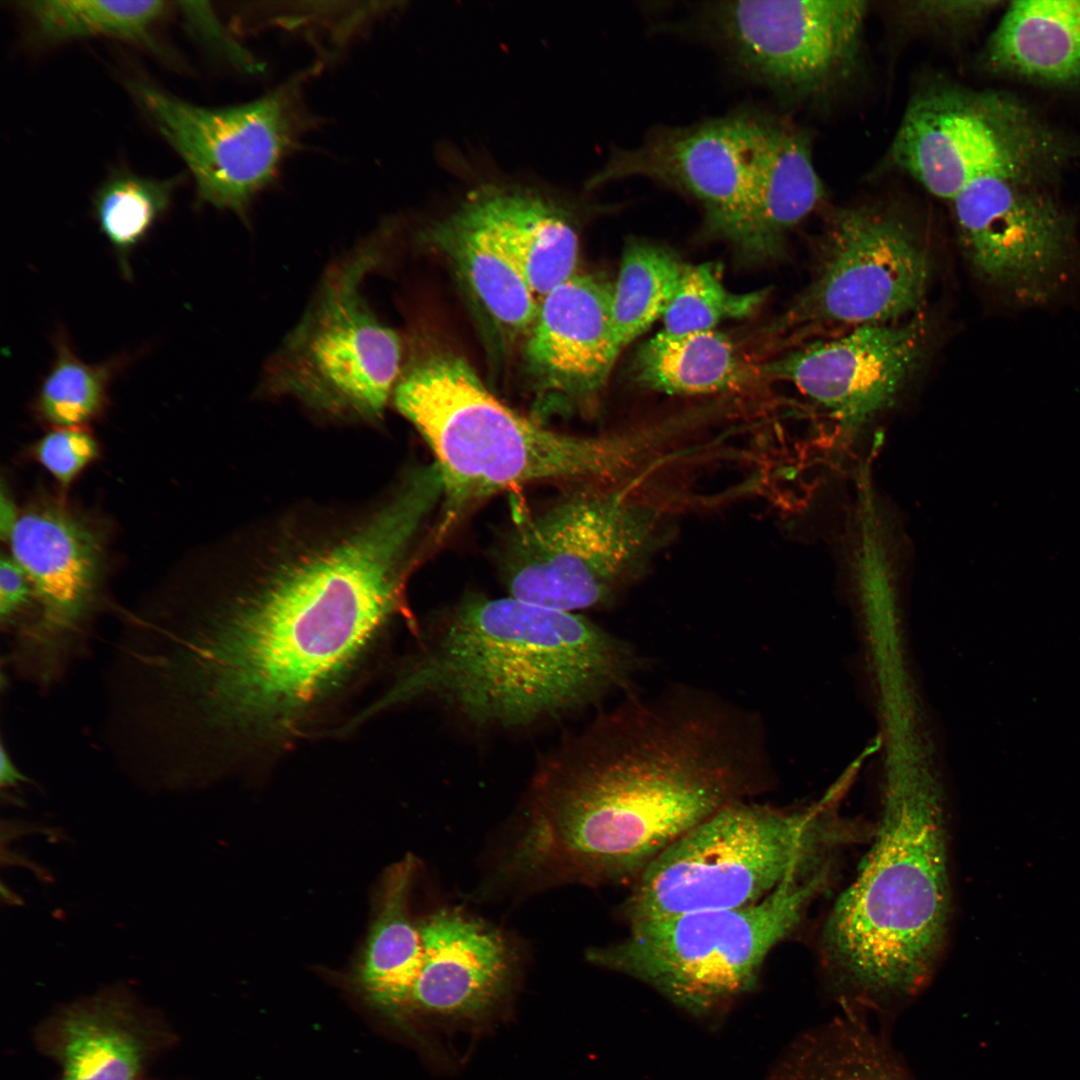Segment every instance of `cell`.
<instances>
[{"mask_svg":"<svg viewBox=\"0 0 1080 1080\" xmlns=\"http://www.w3.org/2000/svg\"><path fill=\"white\" fill-rule=\"evenodd\" d=\"M422 534L407 504L286 515L248 539L198 617L140 647L151 705L184 746L204 732L289 728L395 615Z\"/></svg>","mask_w":1080,"mask_h":1080,"instance_id":"6da1fadb","label":"cell"},{"mask_svg":"<svg viewBox=\"0 0 1080 1080\" xmlns=\"http://www.w3.org/2000/svg\"><path fill=\"white\" fill-rule=\"evenodd\" d=\"M766 113L740 111L688 126L648 132L615 150L590 187L641 177L696 200L705 228L749 260L772 258L756 197V163Z\"/></svg>","mask_w":1080,"mask_h":1080,"instance_id":"30bf717a","label":"cell"},{"mask_svg":"<svg viewBox=\"0 0 1080 1080\" xmlns=\"http://www.w3.org/2000/svg\"><path fill=\"white\" fill-rule=\"evenodd\" d=\"M143 1024L119 1001L67 1010L56 1027L62 1080H135L151 1048Z\"/></svg>","mask_w":1080,"mask_h":1080,"instance_id":"cb8c5ba5","label":"cell"},{"mask_svg":"<svg viewBox=\"0 0 1080 1080\" xmlns=\"http://www.w3.org/2000/svg\"><path fill=\"white\" fill-rule=\"evenodd\" d=\"M815 279L780 318L782 332L891 323L919 309L929 278L927 251L897 215L840 209L829 220Z\"/></svg>","mask_w":1080,"mask_h":1080,"instance_id":"7c38bea8","label":"cell"},{"mask_svg":"<svg viewBox=\"0 0 1080 1080\" xmlns=\"http://www.w3.org/2000/svg\"><path fill=\"white\" fill-rule=\"evenodd\" d=\"M1034 173L988 172L952 200L961 244L976 275L1020 308L1046 305L1080 264L1072 217Z\"/></svg>","mask_w":1080,"mask_h":1080,"instance_id":"8fae6325","label":"cell"},{"mask_svg":"<svg viewBox=\"0 0 1080 1080\" xmlns=\"http://www.w3.org/2000/svg\"><path fill=\"white\" fill-rule=\"evenodd\" d=\"M985 55L1001 73L1047 85L1080 83V0L1012 2Z\"/></svg>","mask_w":1080,"mask_h":1080,"instance_id":"44dd1931","label":"cell"},{"mask_svg":"<svg viewBox=\"0 0 1080 1080\" xmlns=\"http://www.w3.org/2000/svg\"><path fill=\"white\" fill-rule=\"evenodd\" d=\"M1032 120L1004 96L929 88L908 105L891 156L931 194L951 201L985 173L1034 172L1050 142Z\"/></svg>","mask_w":1080,"mask_h":1080,"instance_id":"9a60e30c","label":"cell"},{"mask_svg":"<svg viewBox=\"0 0 1080 1080\" xmlns=\"http://www.w3.org/2000/svg\"><path fill=\"white\" fill-rule=\"evenodd\" d=\"M823 807L786 810L742 800L685 833L632 883L628 924L756 903L784 882L831 865V854L858 840Z\"/></svg>","mask_w":1080,"mask_h":1080,"instance_id":"8992f818","label":"cell"},{"mask_svg":"<svg viewBox=\"0 0 1080 1080\" xmlns=\"http://www.w3.org/2000/svg\"><path fill=\"white\" fill-rule=\"evenodd\" d=\"M462 202L512 259L539 302L577 273V232L551 199L528 187L487 182Z\"/></svg>","mask_w":1080,"mask_h":1080,"instance_id":"ffe728a7","label":"cell"},{"mask_svg":"<svg viewBox=\"0 0 1080 1080\" xmlns=\"http://www.w3.org/2000/svg\"><path fill=\"white\" fill-rule=\"evenodd\" d=\"M35 456L62 487H67L98 454L95 439L79 427L46 434L36 444Z\"/></svg>","mask_w":1080,"mask_h":1080,"instance_id":"1f68e13d","label":"cell"},{"mask_svg":"<svg viewBox=\"0 0 1080 1080\" xmlns=\"http://www.w3.org/2000/svg\"><path fill=\"white\" fill-rule=\"evenodd\" d=\"M686 267L662 246L628 241L612 297L614 332L621 350L663 317Z\"/></svg>","mask_w":1080,"mask_h":1080,"instance_id":"4316f807","label":"cell"},{"mask_svg":"<svg viewBox=\"0 0 1080 1080\" xmlns=\"http://www.w3.org/2000/svg\"><path fill=\"white\" fill-rule=\"evenodd\" d=\"M398 411L435 457L442 483L433 538L440 542L480 501L538 482L622 483L658 462L664 427L600 436L547 429L506 406L460 357L407 366L393 390Z\"/></svg>","mask_w":1080,"mask_h":1080,"instance_id":"277c9868","label":"cell"},{"mask_svg":"<svg viewBox=\"0 0 1080 1080\" xmlns=\"http://www.w3.org/2000/svg\"><path fill=\"white\" fill-rule=\"evenodd\" d=\"M867 11L860 0L713 1L699 8L698 23L745 76L806 98L854 69Z\"/></svg>","mask_w":1080,"mask_h":1080,"instance_id":"4fadbf2b","label":"cell"},{"mask_svg":"<svg viewBox=\"0 0 1080 1080\" xmlns=\"http://www.w3.org/2000/svg\"><path fill=\"white\" fill-rule=\"evenodd\" d=\"M456 266L489 317L512 335L527 336L539 301L512 259L462 202L427 232Z\"/></svg>","mask_w":1080,"mask_h":1080,"instance_id":"7402d4cb","label":"cell"},{"mask_svg":"<svg viewBox=\"0 0 1080 1080\" xmlns=\"http://www.w3.org/2000/svg\"><path fill=\"white\" fill-rule=\"evenodd\" d=\"M8 540L39 606L37 618L22 632V649L46 680L96 601L104 570L103 537L88 519L48 499L18 516Z\"/></svg>","mask_w":1080,"mask_h":1080,"instance_id":"2e32d148","label":"cell"},{"mask_svg":"<svg viewBox=\"0 0 1080 1080\" xmlns=\"http://www.w3.org/2000/svg\"><path fill=\"white\" fill-rule=\"evenodd\" d=\"M612 297V283L575 273L539 302L525 352L543 405L587 403L606 384L621 352Z\"/></svg>","mask_w":1080,"mask_h":1080,"instance_id":"ac0fdd59","label":"cell"},{"mask_svg":"<svg viewBox=\"0 0 1080 1080\" xmlns=\"http://www.w3.org/2000/svg\"><path fill=\"white\" fill-rule=\"evenodd\" d=\"M642 665L577 613L471 596L435 619L383 703L423 697L477 727L522 728L628 688Z\"/></svg>","mask_w":1080,"mask_h":1080,"instance_id":"3957f363","label":"cell"},{"mask_svg":"<svg viewBox=\"0 0 1080 1080\" xmlns=\"http://www.w3.org/2000/svg\"><path fill=\"white\" fill-rule=\"evenodd\" d=\"M632 480L580 483L517 522L504 545L508 596L576 613L608 603L663 543L667 510Z\"/></svg>","mask_w":1080,"mask_h":1080,"instance_id":"52a82bcc","label":"cell"},{"mask_svg":"<svg viewBox=\"0 0 1080 1080\" xmlns=\"http://www.w3.org/2000/svg\"><path fill=\"white\" fill-rule=\"evenodd\" d=\"M872 837L819 937L822 966L849 1009L917 995L941 960L951 915L948 825L938 804L894 795Z\"/></svg>","mask_w":1080,"mask_h":1080,"instance_id":"5b68a950","label":"cell"},{"mask_svg":"<svg viewBox=\"0 0 1080 1080\" xmlns=\"http://www.w3.org/2000/svg\"><path fill=\"white\" fill-rule=\"evenodd\" d=\"M823 194L808 137L766 113L756 163V197L773 257L782 251L785 234L817 207Z\"/></svg>","mask_w":1080,"mask_h":1080,"instance_id":"484cf974","label":"cell"},{"mask_svg":"<svg viewBox=\"0 0 1080 1080\" xmlns=\"http://www.w3.org/2000/svg\"><path fill=\"white\" fill-rule=\"evenodd\" d=\"M169 4L162 0H47L19 3L39 33L49 41L102 36L144 44L152 41L150 34L167 14Z\"/></svg>","mask_w":1080,"mask_h":1080,"instance_id":"83f0119b","label":"cell"},{"mask_svg":"<svg viewBox=\"0 0 1080 1080\" xmlns=\"http://www.w3.org/2000/svg\"><path fill=\"white\" fill-rule=\"evenodd\" d=\"M132 90L190 170L199 199L240 214L271 181L301 128L296 82L248 103L217 108L143 83Z\"/></svg>","mask_w":1080,"mask_h":1080,"instance_id":"5bb4252c","label":"cell"},{"mask_svg":"<svg viewBox=\"0 0 1080 1080\" xmlns=\"http://www.w3.org/2000/svg\"><path fill=\"white\" fill-rule=\"evenodd\" d=\"M180 177L153 179L128 171L111 175L97 190L93 210L101 232L130 278L129 257L167 211Z\"/></svg>","mask_w":1080,"mask_h":1080,"instance_id":"f1b7e54d","label":"cell"},{"mask_svg":"<svg viewBox=\"0 0 1080 1080\" xmlns=\"http://www.w3.org/2000/svg\"><path fill=\"white\" fill-rule=\"evenodd\" d=\"M378 259V244L371 239L329 267L268 361L266 392L335 418L375 422L383 416L401 372L402 347L363 292Z\"/></svg>","mask_w":1080,"mask_h":1080,"instance_id":"9c48e42d","label":"cell"},{"mask_svg":"<svg viewBox=\"0 0 1080 1080\" xmlns=\"http://www.w3.org/2000/svg\"><path fill=\"white\" fill-rule=\"evenodd\" d=\"M993 1H925L910 2L905 6L910 17L925 23L954 25L963 24L990 10Z\"/></svg>","mask_w":1080,"mask_h":1080,"instance_id":"836d02e7","label":"cell"},{"mask_svg":"<svg viewBox=\"0 0 1080 1080\" xmlns=\"http://www.w3.org/2000/svg\"><path fill=\"white\" fill-rule=\"evenodd\" d=\"M54 346L55 358L41 382L35 407L47 422L62 428L74 427L102 412L109 385L125 368L128 357L87 364L76 355L62 331L55 336Z\"/></svg>","mask_w":1080,"mask_h":1080,"instance_id":"f546056e","label":"cell"},{"mask_svg":"<svg viewBox=\"0 0 1080 1080\" xmlns=\"http://www.w3.org/2000/svg\"><path fill=\"white\" fill-rule=\"evenodd\" d=\"M183 11L186 12L191 24L196 27L204 39L216 45L223 51L226 57L235 62L241 68L257 70L259 64L241 46L231 40L221 27L216 17L203 3L179 2Z\"/></svg>","mask_w":1080,"mask_h":1080,"instance_id":"d6a6232c","label":"cell"},{"mask_svg":"<svg viewBox=\"0 0 1080 1080\" xmlns=\"http://www.w3.org/2000/svg\"><path fill=\"white\" fill-rule=\"evenodd\" d=\"M25 781H27V778L18 770L11 757L9 756L5 748L2 746L0 752L1 787H14L18 785V783Z\"/></svg>","mask_w":1080,"mask_h":1080,"instance_id":"d590c367","label":"cell"},{"mask_svg":"<svg viewBox=\"0 0 1080 1080\" xmlns=\"http://www.w3.org/2000/svg\"><path fill=\"white\" fill-rule=\"evenodd\" d=\"M17 509L10 495L2 488L1 492V515H0V528L1 536L3 539H9V536L14 528V525L18 518Z\"/></svg>","mask_w":1080,"mask_h":1080,"instance_id":"8d00e7d4","label":"cell"},{"mask_svg":"<svg viewBox=\"0 0 1080 1080\" xmlns=\"http://www.w3.org/2000/svg\"><path fill=\"white\" fill-rule=\"evenodd\" d=\"M631 370L641 387L670 395L736 389L754 375L732 340L715 330L661 331L639 347Z\"/></svg>","mask_w":1080,"mask_h":1080,"instance_id":"d4e9b609","label":"cell"},{"mask_svg":"<svg viewBox=\"0 0 1080 1080\" xmlns=\"http://www.w3.org/2000/svg\"><path fill=\"white\" fill-rule=\"evenodd\" d=\"M768 290L735 293L722 283L712 263L688 266L677 291L663 315V331L680 335L714 330L720 322L754 314L764 303Z\"/></svg>","mask_w":1080,"mask_h":1080,"instance_id":"4dcf8cb0","label":"cell"},{"mask_svg":"<svg viewBox=\"0 0 1080 1080\" xmlns=\"http://www.w3.org/2000/svg\"><path fill=\"white\" fill-rule=\"evenodd\" d=\"M414 866L412 857H406L386 873L355 969L366 998L391 1013L406 1012L423 957L419 926L408 911Z\"/></svg>","mask_w":1080,"mask_h":1080,"instance_id":"603a6c76","label":"cell"},{"mask_svg":"<svg viewBox=\"0 0 1080 1080\" xmlns=\"http://www.w3.org/2000/svg\"><path fill=\"white\" fill-rule=\"evenodd\" d=\"M418 926L423 957L406 1012L474 1016L503 996L514 961L497 931L454 911H439Z\"/></svg>","mask_w":1080,"mask_h":1080,"instance_id":"d6986e66","label":"cell"},{"mask_svg":"<svg viewBox=\"0 0 1080 1080\" xmlns=\"http://www.w3.org/2000/svg\"><path fill=\"white\" fill-rule=\"evenodd\" d=\"M926 344L920 318L862 325L794 350L764 365L761 373L794 384L843 427L856 429L894 400Z\"/></svg>","mask_w":1080,"mask_h":1080,"instance_id":"e0dca14e","label":"cell"},{"mask_svg":"<svg viewBox=\"0 0 1080 1080\" xmlns=\"http://www.w3.org/2000/svg\"><path fill=\"white\" fill-rule=\"evenodd\" d=\"M1 894L2 899L6 900L8 904H18L17 897L11 892L9 888L5 887L3 884L1 885Z\"/></svg>","mask_w":1080,"mask_h":1080,"instance_id":"74e56055","label":"cell"},{"mask_svg":"<svg viewBox=\"0 0 1080 1080\" xmlns=\"http://www.w3.org/2000/svg\"><path fill=\"white\" fill-rule=\"evenodd\" d=\"M33 596L31 582L16 560L2 554L0 562V618L9 622Z\"/></svg>","mask_w":1080,"mask_h":1080,"instance_id":"e575fe53","label":"cell"},{"mask_svg":"<svg viewBox=\"0 0 1080 1080\" xmlns=\"http://www.w3.org/2000/svg\"><path fill=\"white\" fill-rule=\"evenodd\" d=\"M760 720L693 687L631 695L539 765L511 865L633 883L670 845L768 784Z\"/></svg>","mask_w":1080,"mask_h":1080,"instance_id":"7a4b0ae2","label":"cell"},{"mask_svg":"<svg viewBox=\"0 0 1080 1080\" xmlns=\"http://www.w3.org/2000/svg\"><path fill=\"white\" fill-rule=\"evenodd\" d=\"M830 874L826 867L790 879L746 906L630 924L622 940L590 949L587 959L704 1012L754 986L770 952L795 931Z\"/></svg>","mask_w":1080,"mask_h":1080,"instance_id":"ba28073f","label":"cell"}]
</instances>
